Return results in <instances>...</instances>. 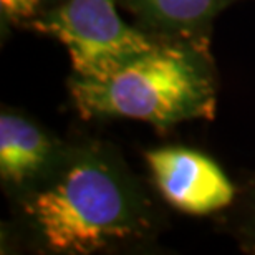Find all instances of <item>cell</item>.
<instances>
[{
	"label": "cell",
	"mask_w": 255,
	"mask_h": 255,
	"mask_svg": "<svg viewBox=\"0 0 255 255\" xmlns=\"http://www.w3.org/2000/svg\"><path fill=\"white\" fill-rule=\"evenodd\" d=\"M55 154L53 141L20 115L0 116V176L5 184L22 186L37 177Z\"/></svg>",
	"instance_id": "cell-5"
},
{
	"label": "cell",
	"mask_w": 255,
	"mask_h": 255,
	"mask_svg": "<svg viewBox=\"0 0 255 255\" xmlns=\"http://www.w3.org/2000/svg\"><path fill=\"white\" fill-rule=\"evenodd\" d=\"M70 91L83 118H129L157 128L207 118L216 106L206 66L179 45H156L106 80L75 76Z\"/></svg>",
	"instance_id": "cell-1"
},
{
	"label": "cell",
	"mask_w": 255,
	"mask_h": 255,
	"mask_svg": "<svg viewBox=\"0 0 255 255\" xmlns=\"http://www.w3.org/2000/svg\"><path fill=\"white\" fill-rule=\"evenodd\" d=\"M38 2L40 0H0V5H2V10L7 17L20 20L32 17L37 10Z\"/></svg>",
	"instance_id": "cell-7"
},
{
	"label": "cell",
	"mask_w": 255,
	"mask_h": 255,
	"mask_svg": "<svg viewBox=\"0 0 255 255\" xmlns=\"http://www.w3.org/2000/svg\"><path fill=\"white\" fill-rule=\"evenodd\" d=\"M229 0H129L142 18L169 30L194 28L211 20Z\"/></svg>",
	"instance_id": "cell-6"
},
{
	"label": "cell",
	"mask_w": 255,
	"mask_h": 255,
	"mask_svg": "<svg viewBox=\"0 0 255 255\" xmlns=\"http://www.w3.org/2000/svg\"><path fill=\"white\" fill-rule=\"evenodd\" d=\"M48 249L85 255L137 232L139 212L132 194L108 162L80 157L58 179L25 204Z\"/></svg>",
	"instance_id": "cell-2"
},
{
	"label": "cell",
	"mask_w": 255,
	"mask_h": 255,
	"mask_svg": "<svg viewBox=\"0 0 255 255\" xmlns=\"http://www.w3.org/2000/svg\"><path fill=\"white\" fill-rule=\"evenodd\" d=\"M32 27L57 38L76 76L90 80L110 78L157 45L120 17L116 0H63Z\"/></svg>",
	"instance_id": "cell-3"
},
{
	"label": "cell",
	"mask_w": 255,
	"mask_h": 255,
	"mask_svg": "<svg viewBox=\"0 0 255 255\" xmlns=\"http://www.w3.org/2000/svg\"><path fill=\"white\" fill-rule=\"evenodd\" d=\"M146 162L161 196L177 211L206 216L234 201L232 182L211 157L201 152L161 147L147 151Z\"/></svg>",
	"instance_id": "cell-4"
}]
</instances>
